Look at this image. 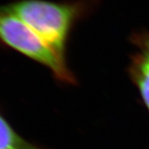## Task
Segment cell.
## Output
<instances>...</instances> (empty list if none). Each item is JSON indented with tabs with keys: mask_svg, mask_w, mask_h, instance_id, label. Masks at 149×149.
I'll list each match as a JSON object with an SVG mask.
<instances>
[{
	"mask_svg": "<svg viewBox=\"0 0 149 149\" xmlns=\"http://www.w3.org/2000/svg\"><path fill=\"white\" fill-rule=\"evenodd\" d=\"M0 149H42L22 139L0 113Z\"/></svg>",
	"mask_w": 149,
	"mask_h": 149,
	"instance_id": "obj_4",
	"label": "cell"
},
{
	"mask_svg": "<svg viewBox=\"0 0 149 149\" xmlns=\"http://www.w3.org/2000/svg\"><path fill=\"white\" fill-rule=\"evenodd\" d=\"M6 7L65 60V43L74 22L82 13L83 6L47 0H17Z\"/></svg>",
	"mask_w": 149,
	"mask_h": 149,
	"instance_id": "obj_1",
	"label": "cell"
},
{
	"mask_svg": "<svg viewBox=\"0 0 149 149\" xmlns=\"http://www.w3.org/2000/svg\"><path fill=\"white\" fill-rule=\"evenodd\" d=\"M132 74L149 110V38L141 40L140 51L133 60Z\"/></svg>",
	"mask_w": 149,
	"mask_h": 149,
	"instance_id": "obj_3",
	"label": "cell"
},
{
	"mask_svg": "<svg viewBox=\"0 0 149 149\" xmlns=\"http://www.w3.org/2000/svg\"><path fill=\"white\" fill-rule=\"evenodd\" d=\"M0 43L51 70L59 80L74 83L65 63L47 43L6 5L0 6Z\"/></svg>",
	"mask_w": 149,
	"mask_h": 149,
	"instance_id": "obj_2",
	"label": "cell"
}]
</instances>
